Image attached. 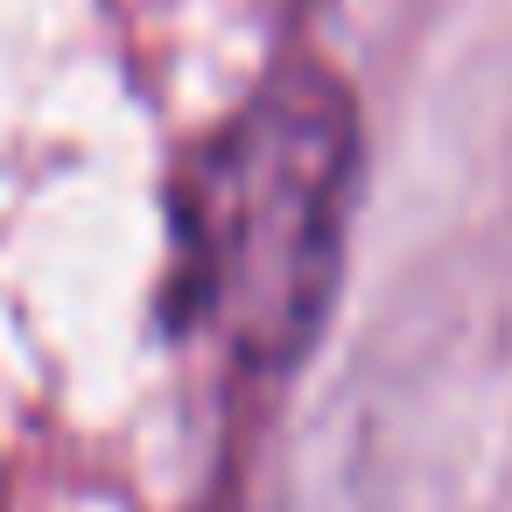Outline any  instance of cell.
<instances>
[{
  "mask_svg": "<svg viewBox=\"0 0 512 512\" xmlns=\"http://www.w3.org/2000/svg\"><path fill=\"white\" fill-rule=\"evenodd\" d=\"M358 106L330 64L267 71L183 176V316L246 372L309 358L344 281Z\"/></svg>",
  "mask_w": 512,
  "mask_h": 512,
  "instance_id": "1",
  "label": "cell"
}]
</instances>
